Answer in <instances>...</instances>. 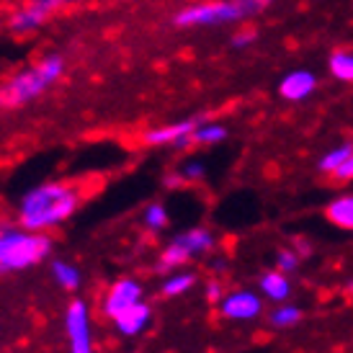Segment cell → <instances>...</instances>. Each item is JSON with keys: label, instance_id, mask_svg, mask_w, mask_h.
<instances>
[{"label": "cell", "instance_id": "cell-1", "mask_svg": "<svg viewBox=\"0 0 353 353\" xmlns=\"http://www.w3.org/2000/svg\"><path fill=\"white\" fill-rule=\"evenodd\" d=\"M80 201H83V194L72 183L52 181V183L34 186L21 199L19 225L37 232H50L78 212Z\"/></svg>", "mask_w": 353, "mask_h": 353}, {"label": "cell", "instance_id": "cell-2", "mask_svg": "<svg viewBox=\"0 0 353 353\" xmlns=\"http://www.w3.org/2000/svg\"><path fill=\"white\" fill-rule=\"evenodd\" d=\"M276 0H199L173 13L178 29H219L240 21H250L268 10Z\"/></svg>", "mask_w": 353, "mask_h": 353}, {"label": "cell", "instance_id": "cell-3", "mask_svg": "<svg viewBox=\"0 0 353 353\" xmlns=\"http://www.w3.org/2000/svg\"><path fill=\"white\" fill-rule=\"evenodd\" d=\"M65 75V57L50 52L39 57L31 68L19 70L16 75L0 83V108H21L37 101L47 88H52Z\"/></svg>", "mask_w": 353, "mask_h": 353}, {"label": "cell", "instance_id": "cell-4", "mask_svg": "<svg viewBox=\"0 0 353 353\" xmlns=\"http://www.w3.org/2000/svg\"><path fill=\"white\" fill-rule=\"evenodd\" d=\"M52 255V237L47 232L26 230L23 225L0 222V276L29 271Z\"/></svg>", "mask_w": 353, "mask_h": 353}, {"label": "cell", "instance_id": "cell-5", "mask_svg": "<svg viewBox=\"0 0 353 353\" xmlns=\"http://www.w3.org/2000/svg\"><path fill=\"white\" fill-rule=\"evenodd\" d=\"M65 338H68L70 353H96L90 307L80 296L70 299V304L65 307Z\"/></svg>", "mask_w": 353, "mask_h": 353}, {"label": "cell", "instance_id": "cell-6", "mask_svg": "<svg viewBox=\"0 0 353 353\" xmlns=\"http://www.w3.org/2000/svg\"><path fill=\"white\" fill-rule=\"evenodd\" d=\"M145 299V286L139 279L134 276H121L114 284L103 292V299H101V312L103 317L114 320L117 314H121L124 310H129L132 304H137Z\"/></svg>", "mask_w": 353, "mask_h": 353}, {"label": "cell", "instance_id": "cell-7", "mask_svg": "<svg viewBox=\"0 0 353 353\" xmlns=\"http://www.w3.org/2000/svg\"><path fill=\"white\" fill-rule=\"evenodd\" d=\"M206 117H186L178 119V121H170V124H163V127H155L145 132V145L150 148H173V150H186L191 148V134L194 129L204 121Z\"/></svg>", "mask_w": 353, "mask_h": 353}, {"label": "cell", "instance_id": "cell-8", "mask_svg": "<svg viewBox=\"0 0 353 353\" xmlns=\"http://www.w3.org/2000/svg\"><path fill=\"white\" fill-rule=\"evenodd\" d=\"M216 307L227 323H253L263 314V294L250 289H235V292H227Z\"/></svg>", "mask_w": 353, "mask_h": 353}, {"label": "cell", "instance_id": "cell-9", "mask_svg": "<svg viewBox=\"0 0 353 353\" xmlns=\"http://www.w3.org/2000/svg\"><path fill=\"white\" fill-rule=\"evenodd\" d=\"M75 3V0H29L26 6H21L8 21V29L13 34H29V31L39 29L44 21L50 19V13H54L57 8Z\"/></svg>", "mask_w": 353, "mask_h": 353}, {"label": "cell", "instance_id": "cell-10", "mask_svg": "<svg viewBox=\"0 0 353 353\" xmlns=\"http://www.w3.org/2000/svg\"><path fill=\"white\" fill-rule=\"evenodd\" d=\"M317 83L320 80L312 70H292L279 80V96L289 103H299V101H307L317 90Z\"/></svg>", "mask_w": 353, "mask_h": 353}, {"label": "cell", "instance_id": "cell-11", "mask_svg": "<svg viewBox=\"0 0 353 353\" xmlns=\"http://www.w3.org/2000/svg\"><path fill=\"white\" fill-rule=\"evenodd\" d=\"M114 330H117L121 338H139V335L145 333L150 327V323H152V307H150L145 299L137 304H132L129 310H124L121 314H117L114 320Z\"/></svg>", "mask_w": 353, "mask_h": 353}, {"label": "cell", "instance_id": "cell-12", "mask_svg": "<svg viewBox=\"0 0 353 353\" xmlns=\"http://www.w3.org/2000/svg\"><path fill=\"white\" fill-rule=\"evenodd\" d=\"M258 289H261L263 299H268V302H274V304L286 302V299L292 296V292H294V286H292V281H289V274L279 271V268L261 274V279H258Z\"/></svg>", "mask_w": 353, "mask_h": 353}, {"label": "cell", "instance_id": "cell-13", "mask_svg": "<svg viewBox=\"0 0 353 353\" xmlns=\"http://www.w3.org/2000/svg\"><path fill=\"white\" fill-rule=\"evenodd\" d=\"M176 240L186 248V253L191 255V261H194V258H201V255H209L216 245L214 232L206 230V227H191L186 232H178Z\"/></svg>", "mask_w": 353, "mask_h": 353}, {"label": "cell", "instance_id": "cell-14", "mask_svg": "<svg viewBox=\"0 0 353 353\" xmlns=\"http://www.w3.org/2000/svg\"><path fill=\"white\" fill-rule=\"evenodd\" d=\"M325 219L338 230L353 232V194H341L325 206Z\"/></svg>", "mask_w": 353, "mask_h": 353}, {"label": "cell", "instance_id": "cell-15", "mask_svg": "<svg viewBox=\"0 0 353 353\" xmlns=\"http://www.w3.org/2000/svg\"><path fill=\"white\" fill-rule=\"evenodd\" d=\"M52 271V279H54V284L62 289V292H78L80 284H83V274H80V268L75 263H70L65 258H54L50 265Z\"/></svg>", "mask_w": 353, "mask_h": 353}, {"label": "cell", "instance_id": "cell-16", "mask_svg": "<svg viewBox=\"0 0 353 353\" xmlns=\"http://www.w3.org/2000/svg\"><path fill=\"white\" fill-rule=\"evenodd\" d=\"M199 276L194 271H170L165 274L163 279V284H160V294L165 296V299H178V296H183L186 292H191L194 286H196Z\"/></svg>", "mask_w": 353, "mask_h": 353}, {"label": "cell", "instance_id": "cell-17", "mask_svg": "<svg viewBox=\"0 0 353 353\" xmlns=\"http://www.w3.org/2000/svg\"><path fill=\"white\" fill-rule=\"evenodd\" d=\"M227 137H230V129H227L225 124L204 119V121L194 129L191 142H194V145H199V148H214V145H222Z\"/></svg>", "mask_w": 353, "mask_h": 353}, {"label": "cell", "instance_id": "cell-18", "mask_svg": "<svg viewBox=\"0 0 353 353\" xmlns=\"http://www.w3.org/2000/svg\"><path fill=\"white\" fill-rule=\"evenodd\" d=\"M353 152V142H341V145H335V148L325 150L320 160H317V173H323V176H333L338 168L345 163V157Z\"/></svg>", "mask_w": 353, "mask_h": 353}, {"label": "cell", "instance_id": "cell-19", "mask_svg": "<svg viewBox=\"0 0 353 353\" xmlns=\"http://www.w3.org/2000/svg\"><path fill=\"white\" fill-rule=\"evenodd\" d=\"M304 312L296 307V304H279L268 312V325L274 330H289V327H296L302 323Z\"/></svg>", "mask_w": 353, "mask_h": 353}, {"label": "cell", "instance_id": "cell-20", "mask_svg": "<svg viewBox=\"0 0 353 353\" xmlns=\"http://www.w3.org/2000/svg\"><path fill=\"white\" fill-rule=\"evenodd\" d=\"M168 225H170V214H168L165 204L163 201H150L142 212V227L150 235H160Z\"/></svg>", "mask_w": 353, "mask_h": 353}, {"label": "cell", "instance_id": "cell-21", "mask_svg": "<svg viewBox=\"0 0 353 353\" xmlns=\"http://www.w3.org/2000/svg\"><path fill=\"white\" fill-rule=\"evenodd\" d=\"M327 70L338 83H353V50H335L327 57Z\"/></svg>", "mask_w": 353, "mask_h": 353}, {"label": "cell", "instance_id": "cell-22", "mask_svg": "<svg viewBox=\"0 0 353 353\" xmlns=\"http://www.w3.org/2000/svg\"><path fill=\"white\" fill-rule=\"evenodd\" d=\"M299 263H302V255L296 253L294 248H279L276 250V268L279 271H284V274H294L296 268H299Z\"/></svg>", "mask_w": 353, "mask_h": 353}, {"label": "cell", "instance_id": "cell-23", "mask_svg": "<svg viewBox=\"0 0 353 353\" xmlns=\"http://www.w3.org/2000/svg\"><path fill=\"white\" fill-rule=\"evenodd\" d=\"M178 173L183 176L186 183H201L206 178V165L204 160H199V157H188L183 165L178 168Z\"/></svg>", "mask_w": 353, "mask_h": 353}, {"label": "cell", "instance_id": "cell-24", "mask_svg": "<svg viewBox=\"0 0 353 353\" xmlns=\"http://www.w3.org/2000/svg\"><path fill=\"white\" fill-rule=\"evenodd\" d=\"M255 41H258V31L250 29V26H245V29H240L232 34V39H230V47L235 52H243L248 50V47H253Z\"/></svg>", "mask_w": 353, "mask_h": 353}, {"label": "cell", "instance_id": "cell-25", "mask_svg": "<svg viewBox=\"0 0 353 353\" xmlns=\"http://www.w3.org/2000/svg\"><path fill=\"white\" fill-rule=\"evenodd\" d=\"M225 284L219 281V279H209L204 286V296H206V302L209 304H219L222 299H225Z\"/></svg>", "mask_w": 353, "mask_h": 353}, {"label": "cell", "instance_id": "cell-26", "mask_svg": "<svg viewBox=\"0 0 353 353\" xmlns=\"http://www.w3.org/2000/svg\"><path fill=\"white\" fill-rule=\"evenodd\" d=\"M330 178H333L335 183H351V181H353V152L345 157V163L338 168V170H335Z\"/></svg>", "mask_w": 353, "mask_h": 353}, {"label": "cell", "instance_id": "cell-27", "mask_svg": "<svg viewBox=\"0 0 353 353\" xmlns=\"http://www.w3.org/2000/svg\"><path fill=\"white\" fill-rule=\"evenodd\" d=\"M163 183H165V188H181V186H186V181H183V176H181L178 170H173V173H168Z\"/></svg>", "mask_w": 353, "mask_h": 353}, {"label": "cell", "instance_id": "cell-28", "mask_svg": "<svg viewBox=\"0 0 353 353\" xmlns=\"http://www.w3.org/2000/svg\"><path fill=\"white\" fill-rule=\"evenodd\" d=\"M292 248H294V250L302 255V258H307V255L312 253V245H307V240H302V237H296L294 243H292Z\"/></svg>", "mask_w": 353, "mask_h": 353}, {"label": "cell", "instance_id": "cell-29", "mask_svg": "<svg viewBox=\"0 0 353 353\" xmlns=\"http://www.w3.org/2000/svg\"><path fill=\"white\" fill-rule=\"evenodd\" d=\"M209 268H212L214 274H225V271H227V261H225V258H212V261H209Z\"/></svg>", "mask_w": 353, "mask_h": 353}]
</instances>
